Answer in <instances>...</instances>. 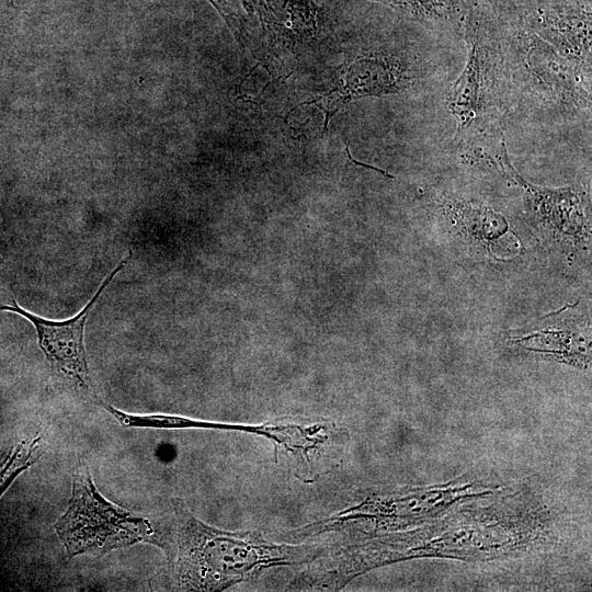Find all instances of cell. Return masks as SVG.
I'll use <instances>...</instances> for the list:
<instances>
[{"label":"cell","mask_w":592,"mask_h":592,"mask_svg":"<svg viewBox=\"0 0 592 592\" xmlns=\"http://www.w3.org/2000/svg\"><path fill=\"white\" fill-rule=\"evenodd\" d=\"M149 520V544L166 554V580L172 590L223 591L267 568L312 561L325 550L322 545L277 544L257 532L209 526L178 499Z\"/></svg>","instance_id":"cell-1"},{"label":"cell","mask_w":592,"mask_h":592,"mask_svg":"<svg viewBox=\"0 0 592 592\" xmlns=\"http://www.w3.org/2000/svg\"><path fill=\"white\" fill-rule=\"evenodd\" d=\"M69 557L101 556L137 543H149L153 530L149 517L135 515L100 494L87 464L72 476L67 511L55 524Z\"/></svg>","instance_id":"cell-2"},{"label":"cell","mask_w":592,"mask_h":592,"mask_svg":"<svg viewBox=\"0 0 592 592\" xmlns=\"http://www.w3.org/2000/svg\"><path fill=\"white\" fill-rule=\"evenodd\" d=\"M508 48L512 78L528 96L565 115L590 113V72L570 62L536 34L514 36Z\"/></svg>","instance_id":"cell-3"},{"label":"cell","mask_w":592,"mask_h":592,"mask_svg":"<svg viewBox=\"0 0 592 592\" xmlns=\"http://www.w3.org/2000/svg\"><path fill=\"white\" fill-rule=\"evenodd\" d=\"M468 57L446 94V106L457 122L455 138L491 128V113L500 80V49L475 25L467 27Z\"/></svg>","instance_id":"cell-4"},{"label":"cell","mask_w":592,"mask_h":592,"mask_svg":"<svg viewBox=\"0 0 592 592\" xmlns=\"http://www.w3.org/2000/svg\"><path fill=\"white\" fill-rule=\"evenodd\" d=\"M132 250L106 276L96 293L75 317L54 321L36 316L20 307L13 299L11 305H1L0 310L13 311L32 322L35 327L38 344L47 360L79 387L91 391V380L84 351V327L91 309L114 280L115 275L128 263Z\"/></svg>","instance_id":"cell-5"},{"label":"cell","mask_w":592,"mask_h":592,"mask_svg":"<svg viewBox=\"0 0 592 592\" xmlns=\"http://www.w3.org/2000/svg\"><path fill=\"white\" fill-rule=\"evenodd\" d=\"M412 79L411 71L395 58L380 54L360 55L341 67L334 86L327 93L296 107L317 105L325 113L323 128L327 129L331 117L345 104L365 96L401 91Z\"/></svg>","instance_id":"cell-6"},{"label":"cell","mask_w":592,"mask_h":592,"mask_svg":"<svg viewBox=\"0 0 592 592\" xmlns=\"http://www.w3.org/2000/svg\"><path fill=\"white\" fill-rule=\"evenodd\" d=\"M415 15L440 18L451 10L452 0H378Z\"/></svg>","instance_id":"cell-7"},{"label":"cell","mask_w":592,"mask_h":592,"mask_svg":"<svg viewBox=\"0 0 592 592\" xmlns=\"http://www.w3.org/2000/svg\"><path fill=\"white\" fill-rule=\"evenodd\" d=\"M209 1L218 10L221 16L226 20V22L232 19L231 12L228 8L226 0H209Z\"/></svg>","instance_id":"cell-8"}]
</instances>
